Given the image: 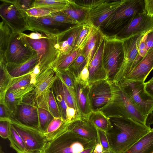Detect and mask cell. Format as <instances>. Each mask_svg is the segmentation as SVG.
I'll use <instances>...</instances> for the list:
<instances>
[{
    "label": "cell",
    "instance_id": "cell-1",
    "mask_svg": "<svg viewBox=\"0 0 153 153\" xmlns=\"http://www.w3.org/2000/svg\"><path fill=\"white\" fill-rule=\"evenodd\" d=\"M109 118L111 126L106 133L111 150L114 153H123L151 129L130 118Z\"/></svg>",
    "mask_w": 153,
    "mask_h": 153
},
{
    "label": "cell",
    "instance_id": "cell-2",
    "mask_svg": "<svg viewBox=\"0 0 153 153\" xmlns=\"http://www.w3.org/2000/svg\"><path fill=\"white\" fill-rule=\"evenodd\" d=\"M145 12L144 0H125L100 28L115 31L116 34L127 26L136 14Z\"/></svg>",
    "mask_w": 153,
    "mask_h": 153
},
{
    "label": "cell",
    "instance_id": "cell-3",
    "mask_svg": "<svg viewBox=\"0 0 153 153\" xmlns=\"http://www.w3.org/2000/svg\"><path fill=\"white\" fill-rule=\"evenodd\" d=\"M97 141L85 139L66 131L48 142L43 153H80L95 145Z\"/></svg>",
    "mask_w": 153,
    "mask_h": 153
},
{
    "label": "cell",
    "instance_id": "cell-4",
    "mask_svg": "<svg viewBox=\"0 0 153 153\" xmlns=\"http://www.w3.org/2000/svg\"><path fill=\"white\" fill-rule=\"evenodd\" d=\"M123 40L115 35H105L103 53V63L108 79L113 82L124 58Z\"/></svg>",
    "mask_w": 153,
    "mask_h": 153
},
{
    "label": "cell",
    "instance_id": "cell-5",
    "mask_svg": "<svg viewBox=\"0 0 153 153\" xmlns=\"http://www.w3.org/2000/svg\"><path fill=\"white\" fill-rule=\"evenodd\" d=\"M22 33L39 58V62L36 66L39 71L38 75L51 67L53 63L59 55L57 45V36H48L45 38L34 39L25 36Z\"/></svg>",
    "mask_w": 153,
    "mask_h": 153
},
{
    "label": "cell",
    "instance_id": "cell-6",
    "mask_svg": "<svg viewBox=\"0 0 153 153\" xmlns=\"http://www.w3.org/2000/svg\"><path fill=\"white\" fill-rule=\"evenodd\" d=\"M145 83L142 81H120L117 84L123 90L137 111L147 117L153 110V98L145 91Z\"/></svg>",
    "mask_w": 153,
    "mask_h": 153
},
{
    "label": "cell",
    "instance_id": "cell-7",
    "mask_svg": "<svg viewBox=\"0 0 153 153\" xmlns=\"http://www.w3.org/2000/svg\"><path fill=\"white\" fill-rule=\"evenodd\" d=\"M36 55L22 33L13 32L4 59L7 64H18L25 62Z\"/></svg>",
    "mask_w": 153,
    "mask_h": 153
},
{
    "label": "cell",
    "instance_id": "cell-8",
    "mask_svg": "<svg viewBox=\"0 0 153 153\" xmlns=\"http://www.w3.org/2000/svg\"><path fill=\"white\" fill-rule=\"evenodd\" d=\"M0 15L2 21L14 32L23 33L28 30L26 21L27 15L16 6L12 0H0Z\"/></svg>",
    "mask_w": 153,
    "mask_h": 153
},
{
    "label": "cell",
    "instance_id": "cell-9",
    "mask_svg": "<svg viewBox=\"0 0 153 153\" xmlns=\"http://www.w3.org/2000/svg\"><path fill=\"white\" fill-rule=\"evenodd\" d=\"M11 123L22 139L26 153H43L48 142L43 132L11 120Z\"/></svg>",
    "mask_w": 153,
    "mask_h": 153
},
{
    "label": "cell",
    "instance_id": "cell-10",
    "mask_svg": "<svg viewBox=\"0 0 153 153\" xmlns=\"http://www.w3.org/2000/svg\"><path fill=\"white\" fill-rule=\"evenodd\" d=\"M146 33L134 35L123 40L124 59L113 82L117 83L130 72L132 65L138 53V47L140 41Z\"/></svg>",
    "mask_w": 153,
    "mask_h": 153
},
{
    "label": "cell",
    "instance_id": "cell-11",
    "mask_svg": "<svg viewBox=\"0 0 153 153\" xmlns=\"http://www.w3.org/2000/svg\"><path fill=\"white\" fill-rule=\"evenodd\" d=\"M113 94V82L108 79L90 85L89 97L92 111H100L111 100Z\"/></svg>",
    "mask_w": 153,
    "mask_h": 153
},
{
    "label": "cell",
    "instance_id": "cell-12",
    "mask_svg": "<svg viewBox=\"0 0 153 153\" xmlns=\"http://www.w3.org/2000/svg\"><path fill=\"white\" fill-rule=\"evenodd\" d=\"M153 30V16L146 12L136 14L127 26L115 35L122 40L132 36L147 33Z\"/></svg>",
    "mask_w": 153,
    "mask_h": 153
},
{
    "label": "cell",
    "instance_id": "cell-13",
    "mask_svg": "<svg viewBox=\"0 0 153 153\" xmlns=\"http://www.w3.org/2000/svg\"><path fill=\"white\" fill-rule=\"evenodd\" d=\"M26 21L28 30L39 32L48 35L57 36L70 27L68 25L61 24L53 19L49 15L36 18L27 16Z\"/></svg>",
    "mask_w": 153,
    "mask_h": 153
},
{
    "label": "cell",
    "instance_id": "cell-14",
    "mask_svg": "<svg viewBox=\"0 0 153 153\" xmlns=\"http://www.w3.org/2000/svg\"><path fill=\"white\" fill-rule=\"evenodd\" d=\"M105 35L101 30L96 51L88 67L89 85L94 82L108 79L103 63Z\"/></svg>",
    "mask_w": 153,
    "mask_h": 153
},
{
    "label": "cell",
    "instance_id": "cell-15",
    "mask_svg": "<svg viewBox=\"0 0 153 153\" xmlns=\"http://www.w3.org/2000/svg\"><path fill=\"white\" fill-rule=\"evenodd\" d=\"M10 119L22 125L38 129V108L33 104L22 101L12 113Z\"/></svg>",
    "mask_w": 153,
    "mask_h": 153
},
{
    "label": "cell",
    "instance_id": "cell-16",
    "mask_svg": "<svg viewBox=\"0 0 153 153\" xmlns=\"http://www.w3.org/2000/svg\"><path fill=\"white\" fill-rule=\"evenodd\" d=\"M124 0H104L103 2L89 10L87 22L100 28L104 21L116 10Z\"/></svg>",
    "mask_w": 153,
    "mask_h": 153
},
{
    "label": "cell",
    "instance_id": "cell-17",
    "mask_svg": "<svg viewBox=\"0 0 153 153\" xmlns=\"http://www.w3.org/2000/svg\"><path fill=\"white\" fill-rule=\"evenodd\" d=\"M89 84L76 81L74 96L79 119L88 120L89 116L93 111L89 100Z\"/></svg>",
    "mask_w": 153,
    "mask_h": 153
},
{
    "label": "cell",
    "instance_id": "cell-18",
    "mask_svg": "<svg viewBox=\"0 0 153 153\" xmlns=\"http://www.w3.org/2000/svg\"><path fill=\"white\" fill-rule=\"evenodd\" d=\"M83 24H80L70 27L57 36L59 54L68 53L76 48Z\"/></svg>",
    "mask_w": 153,
    "mask_h": 153
},
{
    "label": "cell",
    "instance_id": "cell-19",
    "mask_svg": "<svg viewBox=\"0 0 153 153\" xmlns=\"http://www.w3.org/2000/svg\"><path fill=\"white\" fill-rule=\"evenodd\" d=\"M153 69V47L147 52L140 62L120 81L126 82L145 81Z\"/></svg>",
    "mask_w": 153,
    "mask_h": 153
},
{
    "label": "cell",
    "instance_id": "cell-20",
    "mask_svg": "<svg viewBox=\"0 0 153 153\" xmlns=\"http://www.w3.org/2000/svg\"><path fill=\"white\" fill-rule=\"evenodd\" d=\"M69 131L85 139L97 141L98 137L97 128L89 120L78 119L68 124Z\"/></svg>",
    "mask_w": 153,
    "mask_h": 153
},
{
    "label": "cell",
    "instance_id": "cell-21",
    "mask_svg": "<svg viewBox=\"0 0 153 153\" xmlns=\"http://www.w3.org/2000/svg\"><path fill=\"white\" fill-rule=\"evenodd\" d=\"M57 77L56 71L50 68L37 76L33 89L30 92L35 100L46 91L50 89Z\"/></svg>",
    "mask_w": 153,
    "mask_h": 153
},
{
    "label": "cell",
    "instance_id": "cell-22",
    "mask_svg": "<svg viewBox=\"0 0 153 153\" xmlns=\"http://www.w3.org/2000/svg\"><path fill=\"white\" fill-rule=\"evenodd\" d=\"M90 23V28L85 43L81 49L88 66L95 53L101 29Z\"/></svg>",
    "mask_w": 153,
    "mask_h": 153
},
{
    "label": "cell",
    "instance_id": "cell-23",
    "mask_svg": "<svg viewBox=\"0 0 153 153\" xmlns=\"http://www.w3.org/2000/svg\"><path fill=\"white\" fill-rule=\"evenodd\" d=\"M39 60V58L36 55L21 64H6L7 68L8 73L13 78L17 77L33 71Z\"/></svg>",
    "mask_w": 153,
    "mask_h": 153
},
{
    "label": "cell",
    "instance_id": "cell-24",
    "mask_svg": "<svg viewBox=\"0 0 153 153\" xmlns=\"http://www.w3.org/2000/svg\"><path fill=\"white\" fill-rule=\"evenodd\" d=\"M89 10L81 6L74 1L69 0V3L62 11L70 18L78 22L79 24H84L88 22Z\"/></svg>",
    "mask_w": 153,
    "mask_h": 153
},
{
    "label": "cell",
    "instance_id": "cell-25",
    "mask_svg": "<svg viewBox=\"0 0 153 153\" xmlns=\"http://www.w3.org/2000/svg\"><path fill=\"white\" fill-rule=\"evenodd\" d=\"M34 84L27 87L10 91H7L4 98L5 104L12 113L22 101L26 94L32 91L34 88Z\"/></svg>",
    "mask_w": 153,
    "mask_h": 153
},
{
    "label": "cell",
    "instance_id": "cell-26",
    "mask_svg": "<svg viewBox=\"0 0 153 153\" xmlns=\"http://www.w3.org/2000/svg\"><path fill=\"white\" fill-rule=\"evenodd\" d=\"M153 128L122 153H153Z\"/></svg>",
    "mask_w": 153,
    "mask_h": 153
},
{
    "label": "cell",
    "instance_id": "cell-27",
    "mask_svg": "<svg viewBox=\"0 0 153 153\" xmlns=\"http://www.w3.org/2000/svg\"><path fill=\"white\" fill-rule=\"evenodd\" d=\"M81 49L76 48L70 52L59 54L53 63L51 67L58 72L68 69L70 65L78 56Z\"/></svg>",
    "mask_w": 153,
    "mask_h": 153
},
{
    "label": "cell",
    "instance_id": "cell-28",
    "mask_svg": "<svg viewBox=\"0 0 153 153\" xmlns=\"http://www.w3.org/2000/svg\"><path fill=\"white\" fill-rule=\"evenodd\" d=\"M51 88L58 106L62 117L64 121H65L66 120V111L68 107L64 97L62 82L57 75Z\"/></svg>",
    "mask_w": 153,
    "mask_h": 153
},
{
    "label": "cell",
    "instance_id": "cell-29",
    "mask_svg": "<svg viewBox=\"0 0 153 153\" xmlns=\"http://www.w3.org/2000/svg\"><path fill=\"white\" fill-rule=\"evenodd\" d=\"M68 123L62 118H54L44 133L48 142L51 141L67 131Z\"/></svg>",
    "mask_w": 153,
    "mask_h": 153
},
{
    "label": "cell",
    "instance_id": "cell-30",
    "mask_svg": "<svg viewBox=\"0 0 153 153\" xmlns=\"http://www.w3.org/2000/svg\"><path fill=\"white\" fill-rule=\"evenodd\" d=\"M13 77L8 73L4 57H0V102H4L6 93Z\"/></svg>",
    "mask_w": 153,
    "mask_h": 153
},
{
    "label": "cell",
    "instance_id": "cell-31",
    "mask_svg": "<svg viewBox=\"0 0 153 153\" xmlns=\"http://www.w3.org/2000/svg\"><path fill=\"white\" fill-rule=\"evenodd\" d=\"M69 3V0H34L32 7L46 9L52 13L62 11Z\"/></svg>",
    "mask_w": 153,
    "mask_h": 153
},
{
    "label": "cell",
    "instance_id": "cell-32",
    "mask_svg": "<svg viewBox=\"0 0 153 153\" xmlns=\"http://www.w3.org/2000/svg\"><path fill=\"white\" fill-rule=\"evenodd\" d=\"M88 120L97 128L105 132L111 126L109 118L100 111H93L89 116Z\"/></svg>",
    "mask_w": 153,
    "mask_h": 153
},
{
    "label": "cell",
    "instance_id": "cell-33",
    "mask_svg": "<svg viewBox=\"0 0 153 153\" xmlns=\"http://www.w3.org/2000/svg\"><path fill=\"white\" fill-rule=\"evenodd\" d=\"M13 32L3 21L0 23V57H4Z\"/></svg>",
    "mask_w": 153,
    "mask_h": 153
},
{
    "label": "cell",
    "instance_id": "cell-34",
    "mask_svg": "<svg viewBox=\"0 0 153 153\" xmlns=\"http://www.w3.org/2000/svg\"><path fill=\"white\" fill-rule=\"evenodd\" d=\"M8 138L10 141V147L14 149L17 153H26L24 143L11 123Z\"/></svg>",
    "mask_w": 153,
    "mask_h": 153
},
{
    "label": "cell",
    "instance_id": "cell-35",
    "mask_svg": "<svg viewBox=\"0 0 153 153\" xmlns=\"http://www.w3.org/2000/svg\"><path fill=\"white\" fill-rule=\"evenodd\" d=\"M37 108L39 120L38 129L44 133L54 117L49 112L48 108L38 107Z\"/></svg>",
    "mask_w": 153,
    "mask_h": 153
},
{
    "label": "cell",
    "instance_id": "cell-36",
    "mask_svg": "<svg viewBox=\"0 0 153 153\" xmlns=\"http://www.w3.org/2000/svg\"><path fill=\"white\" fill-rule=\"evenodd\" d=\"M32 72L19 77L13 78L7 91L27 87L32 84L31 78Z\"/></svg>",
    "mask_w": 153,
    "mask_h": 153
},
{
    "label": "cell",
    "instance_id": "cell-37",
    "mask_svg": "<svg viewBox=\"0 0 153 153\" xmlns=\"http://www.w3.org/2000/svg\"><path fill=\"white\" fill-rule=\"evenodd\" d=\"M86 65V59L81 50L78 56L68 69L72 72L77 78Z\"/></svg>",
    "mask_w": 153,
    "mask_h": 153
},
{
    "label": "cell",
    "instance_id": "cell-38",
    "mask_svg": "<svg viewBox=\"0 0 153 153\" xmlns=\"http://www.w3.org/2000/svg\"><path fill=\"white\" fill-rule=\"evenodd\" d=\"M56 73L74 96V90L76 82V78L74 75L68 69L56 72Z\"/></svg>",
    "mask_w": 153,
    "mask_h": 153
},
{
    "label": "cell",
    "instance_id": "cell-39",
    "mask_svg": "<svg viewBox=\"0 0 153 153\" xmlns=\"http://www.w3.org/2000/svg\"><path fill=\"white\" fill-rule=\"evenodd\" d=\"M49 16L54 20L61 24L74 25L80 24L77 21L70 18L62 11L53 13Z\"/></svg>",
    "mask_w": 153,
    "mask_h": 153
},
{
    "label": "cell",
    "instance_id": "cell-40",
    "mask_svg": "<svg viewBox=\"0 0 153 153\" xmlns=\"http://www.w3.org/2000/svg\"><path fill=\"white\" fill-rule=\"evenodd\" d=\"M49 112L54 118H62L58 106L51 88L48 100Z\"/></svg>",
    "mask_w": 153,
    "mask_h": 153
},
{
    "label": "cell",
    "instance_id": "cell-41",
    "mask_svg": "<svg viewBox=\"0 0 153 153\" xmlns=\"http://www.w3.org/2000/svg\"><path fill=\"white\" fill-rule=\"evenodd\" d=\"M62 82L64 94L67 106L74 109L78 114L77 106L74 97L68 87L62 81Z\"/></svg>",
    "mask_w": 153,
    "mask_h": 153
},
{
    "label": "cell",
    "instance_id": "cell-42",
    "mask_svg": "<svg viewBox=\"0 0 153 153\" xmlns=\"http://www.w3.org/2000/svg\"><path fill=\"white\" fill-rule=\"evenodd\" d=\"M52 13L46 9L39 7H32L28 10L26 13L27 16L36 18H40L48 16Z\"/></svg>",
    "mask_w": 153,
    "mask_h": 153
},
{
    "label": "cell",
    "instance_id": "cell-43",
    "mask_svg": "<svg viewBox=\"0 0 153 153\" xmlns=\"http://www.w3.org/2000/svg\"><path fill=\"white\" fill-rule=\"evenodd\" d=\"M90 28V23L87 22L84 24L82 29L79 36L76 45V48L81 49L83 46L86 39Z\"/></svg>",
    "mask_w": 153,
    "mask_h": 153
},
{
    "label": "cell",
    "instance_id": "cell-44",
    "mask_svg": "<svg viewBox=\"0 0 153 153\" xmlns=\"http://www.w3.org/2000/svg\"><path fill=\"white\" fill-rule=\"evenodd\" d=\"M11 121L0 120V136L2 138L6 139L9 137Z\"/></svg>",
    "mask_w": 153,
    "mask_h": 153
},
{
    "label": "cell",
    "instance_id": "cell-45",
    "mask_svg": "<svg viewBox=\"0 0 153 153\" xmlns=\"http://www.w3.org/2000/svg\"><path fill=\"white\" fill-rule=\"evenodd\" d=\"M34 0H13V2L19 9L26 12L32 8V4Z\"/></svg>",
    "mask_w": 153,
    "mask_h": 153
},
{
    "label": "cell",
    "instance_id": "cell-46",
    "mask_svg": "<svg viewBox=\"0 0 153 153\" xmlns=\"http://www.w3.org/2000/svg\"><path fill=\"white\" fill-rule=\"evenodd\" d=\"M99 138L104 151H111L106 132L97 128Z\"/></svg>",
    "mask_w": 153,
    "mask_h": 153
},
{
    "label": "cell",
    "instance_id": "cell-47",
    "mask_svg": "<svg viewBox=\"0 0 153 153\" xmlns=\"http://www.w3.org/2000/svg\"><path fill=\"white\" fill-rule=\"evenodd\" d=\"M104 1V0H74V1L79 5L90 10L103 2Z\"/></svg>",
    "mask_w": 153,
    "mask_h": 153
},
{
    "label": "cell",
    "instance_id": "cell-48",
    "mask_svg": "<svg viewBox=\"0 0 153 153\" xmlns=\"http://www.w3.org/2000/svg\"><path fill=\"white\" fill-rule=\"evenodd\" d=\"M11 111L9 109L4 102L0 103V120L11 121Z\"/></svg>",
    "mask_w": 153,
    "mask_h": 153
},
{
    "label": "cell",
    "instance_id": "cell-49",
    "mask_svg": "<svg viewBox=\"0 0 153 153\" xmlns=\"http://www.w3.org/2000/svg\"><path fill=\"white\" fill-rule=\"evenodd\" d=\"M89 73L88 67L86 65L76 78V81L80 82L86 84H89Z\"/></svg>",
    "mask_w": 153,
    "mask_h": 153
},
{
    "label": "cell",
    "instance_id": "cell-50",
    "mask_svg": "<svg viewBox=\"0 0 153 153\" xmlns=\"http://www.w3.org/2000/svg\"><path fill=\"white\" fill-rule=\"evenodd\" d=\"M146 48L149 50L153 47V30L146 33L143 37Z\"/></svg>",
    "mask_w": 153,
    "mask_h": 153
},
{
    "label": "cell",
    "instance_id": "cell-51",
    "mask_svg": "<svg viewBox=\"0 0 153 153\" xmlns=\"http://www.w3.org/2000/svg\"><path fill=\"white\" fill-rule=\"evenodd\" d=\"M145 12L147 14L153 16V0H144Z\"/></svg>",
    "mask_w": 153,
    "mask_h": 153
},
{
    "label": "cell",
    "instance_id": "cell-52",
    "mask_svg": "<svg viewBox=\"0 0 153 153\" xmlns=\"http://www.w3.org/2000/svg\"><path fill=\"white\" fill-rule=\"evenodd\" d=\"M145 89L146 92L153 98V76L145 83Z\"/></svg>",
    "mask_w": 153,
    "mask_h": 153
},
{
    "label": "cell",
    "instance_id": "cell-53",
    "mask_svg": "<svg viewBox=\"0 0 153 153\" xmlns=\"http://www.w3.org/2000/svg\"><path fill=\"white\" fill-rule=\"evenodd\" d=\"M22 34L25 36L29 37L31 39H37L45 38L48 36L45 34L39 33L38 32L36 33H32L29 34H25L22 33Z\"/></svg>",
    "mask_w": 153,
    "mask_h": 153
},
{
    "label": "cell",
    "instance_id": "cell-54",
    "mask_svg": "<svg viewBox=\"0 0 153 153\" xmlns=\"http://www.w3.org/2000/svg\"><path fill=\"white\" fill-rule=\"evenodd\" d=\"M104 152L103 147L100 143L98 136L92 153H102Z\"/></svg>",
    "mask_w": 153,
    "mask_h": 153
},
{
    "label": "cell",
    "instance_id": "cell-55",
    "mask_svg": "<svg viewBox=\"0 0 153 153\" xmlns=\"http://www.w3.org/2000/svg\"><path fill=\"white\" fill-rule=\"evenodd\" d=\"M152 124H153V110L147 117L146 120L145 125L150 128V126Z\"/></svg>",
    "mask_w": 153,
    "mask_h": 153
},
{
    "label": "cell",
    "instance_id": "cell-56",
    "mask_svg": "<svg viewBox=\"0 0 153 153\" xmlns=\"http://www.w3.org/2000/svg\"><path fill=\"white\" fill-rule=\"evenodd\" d=\"M95 145L84 150L80 153H92Z\"/></svg>",
    "mask_w": 153,
    "mask_h": 153
},
{
    "label": "cell",
    "instance_id": "cell-57",
    "mask_svg": "<svg viewBox=\"0 0 153 153\" xmlns=\"http://www.w3.org/2000/svg\"><path fill=\"white\" fill-rule=\"evenodd\" d=\"M102 153H114L111 151H104Z\"/></svg>",
    "mask_w": 153,
    "mask_h": 153
},
{
    "label": "cell",
    "instance_id": "cell-58",
    "mask_svg": "<svg viewBox=\"0 0 153 153\" xmlns=\"http://www.w3.org/2000/svg\"><path fill=\"white\" fill-rule=\"evenodd\" d=\"M0 153H4V152L2 149V147L1 146H0Z\"/></svg>",
    "mask_w": 153,
    "mask_h": 153
},
{
    "label": "cell",
    "instance_id": "cell-59",
    "mask_svg": "<svg viewBox=\"0 0 153 153\" xmlns=\"http://www.w3.org/2000/svg\"></svg>",
    "mask_w": 153,
    "mask_h": 153
}]
</instances>
